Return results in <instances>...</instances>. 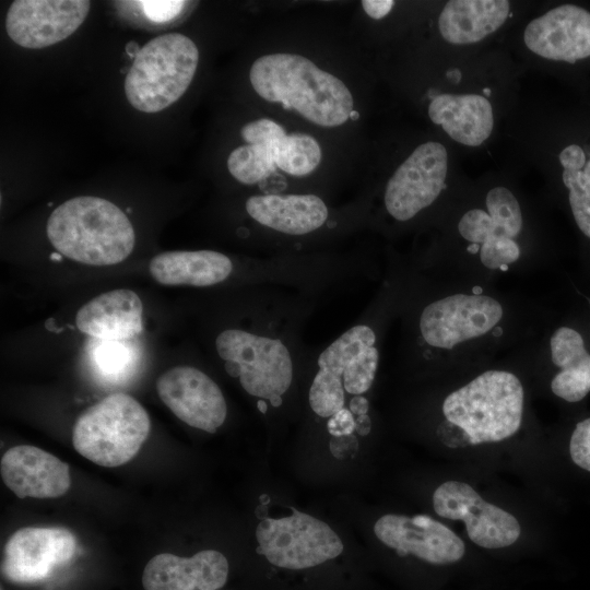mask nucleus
I'll use <instances>...</instances> for the list:
<instances>
[{"mask_svg": "<svg viewBox=\"0 0 590 590\" xmlns=\"http://www.w3.org/2000/svg\"><path fill=\"white\" fill-rule=\"evenodd\" d=\"M249 80L263 99L295 109L321 127L341 126L354 111L347 86L304 56L276 52L259 57Z\"/></svg>", "mask_w": 590, "mask_h": 590, "instance_id": "1", "label": "nucleus"}, {"mask_svg": "<svg viewBox=\"0 0 590 590\" xmlns=\"http://www.w3.org/2000/svg\"><path fill=\"white\" fill-rule=\"evenodd\" d=\"M47 236L58 253L88 266L117 264L132 252L135 235L127 215L98 197H75L57 206Z\"/></svg>", "mask_w": 590, "mask_h": 590, "instance_id": "2", "label": "nucleus"}, {"mask_svg": "<svg viewBox=\"0 0 590 590\" xmlns=\"http://www.w3.org/2000/svg\"><path fill=\"white\" fill-rule=\"evenodd\" d=\"M523 397L517 376L488 370L448 394L442 413L472 445L502 441L520 428Z\"/></svg>", "mask_w": 590, "mask_h": 590, "instance_id": "3", "label": "nucleus"}, {"mask_svg": "<svg viewBox=\"0 0 590 590\" xmlns=\"http://www.w3.org/2000/svg\"><path fill=\"white\" fill-rule=\"evenodd\" d=\"M199 61L196 44L179 33H167L148 42L126 73L129 103L143 113L170 106L189 87Z\"/></svg>", "mask_w": 590, "mask_h": 590, "instance_id": "4", "label": "nucleus"}, {"mask_svg": "<svg viewBox=\"0 0 590 590\" xmlns=\"http://www.w3.org/2000/svg\"><path fill=\"white\" fill-rule=\"evenodd\" d=\"M150 417L131 396L116 392L85 410L76 420L72 442L87 460L107 468L129 462L149 436Z\"/></svg>", "mask_w": 590, "mask_h": 590, "instance_id": "5", "label": "nucleus"}, {"mask_svg": "<svg viewBox=\"0 0 590 590\" xmlns=\"http://www.w3.org/2000/svg\"><path fill=\"white\" fill-rule=\"evenodd\" d=\"M215 347L225 370L239 379L246 392L274 408L282 404L293 380V361L281 340L227 329L216 337Z\"/></svg>", "mask_w": 590, "mask_h": 590, "instance_id": "6", "label": "nucleus"}, {"mask_svg": "<svg viewBox=\"0 0 590 590\" xmlns=\"http://www.w3.org/2000/svg\"><path fill=\"white\" fill-rule=\"evenodd\" d=\"M280 519L267 518L256 530L258 553L274 566L305 569L339 556L343 543L323 521L292 509Z\"/></svg>", "mask_w": 590, "mask_h": 590, "instance_id": "7", "label": "nucleus"}, {"mask_svg": "<svg viewBox=\"0 0 590 590\" xmlns=\"http://www.w3.org/2000/svg\"><path fill=\"white\" fill-rule=\"evenodd\" d=\"M487 212L472 209L463 214L458 231L471 244L480 246V260L488 269H500L518 260L516 237L522 229V213L514 193L495 187L486 196Z\"/></svg>", "mask_w": 590, "mask_h": 590, "instance_id": "8", "label": "nucleus"}, {"mask_svg": "<svg viewBox=\"0 0 590 590\" xmlns=\"http://www.w3.org/2000/svg\"><path fill=\"white\" fill-rule=\"evenodd\" d=\"M448 153L436 141L420 144L390 177L385 205L397 221H409L429 206L446 187Z\"/></svg>", "mask_w": 590, "mask_h": 590, "instance_id": "9", "label": "nucleus"}, {"mask_svg": "<svg viewBox=\"0 0 590 590\" xmlns=\"http://www.w3.org/2000/svg\"><path fill=\"white\" fill-rule=\"evenodd\" d=\"M435 512L446 519L462 520L469 539L484 548H502L520 536L518 520L506 510L485 502L467 483L447 481L433 494Z\"/></svg>", "mask_w": 590, "mask_h": 590, "instance_id": "10", "label": "nucleus"}, {"mask_svg": "<svg viewBox=\"0 0 590 590\" xmlns=\"http://www.w3.org/2000/svg\"><path fill=\"white\" fill-rule=\"evenodd\" d=\"M502 316V305L489 296L455 294L424 308L420 330L429 345L449 350L485 334Z\"/></svg>", "mask_w": 590, "mask_h": 590, "instance_id": "11", "label": "nucleus"}, {"mask_svg": "<svg viewBox=\"0 0 590 590\" xmlns=\"http://www.w3.org/2000/svg\"><path fill=\"white\" fill-rule=\"evenodd\" d=\"M523 42L534 55L569 66L590 61V10L558 4L528 23Z\"/></svg>", "mask_w": 590, "mask_h": 590, "instance_id": "12", "label": "nucleus"}, {"mask_svg": "<svg viewBox=\"0 0 590 590\" xmlns=\"http://www.w3.org/2000/svg\"><path fill=\"white\" fill-rule=\"evenodd\" d=\"M75 548V536L66 528H22L4 545L1 570L12 582H37L67 564Z\"/></svg>", "mask_w": 590, "mask_h": 590, "instance_id": "13", "label": "nucleus"}, {"mask_svg": "<svg viewBox=\"0 0 590 590\" xmlns=\"http://www.w3.org/2000/svg\"><path fill=\"white\" fill-rule=\"evenodd\" d=\"M90 8L87 0H15L7 13L5 30L19 46L48 47L72 35Z\"/></svg>", "mask_w": 590, "mask_h": 590, "instance_id": "14", "label": "nucleus"}, {"mask_svg": "<svg viewBox=\"0 0 590 590\" xmlns=\"http://www.w3.org/2000/svg\"><path fill=\"white\" fill-rule=\"evenodd\" d=\"M156 390L164 404L191 427L215 433L225 422L227 406L220 387L191 366H176L162 374Z\"/></svg>", "mask_w": 590, "mask_h": 590, "instance_id": "15", "label": "nucleus"}, {"mask_svg": "<svg viewBox=\"0 0 590 590\" xmlns=\"http://www.w3.org/2000/svg\"><path fill=\"white\" fill-rule=\"evenodd\" d=\"M374 532L399 556L412 554L429 564H453L465 552L464 543L452 530L424 515H384L375 522Z\"/></svg>", "mask_w": 590, "mask_h": 590, "instance_id": "16", "label": "nucleus"}, {"mask_svg": "<svg viewBox=\"0 0 590 590\" xmlns=\"http://www.w3.org/2000/svg\"><path fill=\"white\" fill-rule=\"evenodd\" d=\"M375 342L376 334L370 327H352L321 352L317 375L343 387L350 394H363L371 387L378 367L379 352Z\"/></svg>", "mask_w": 590, "mask_h": 590, "instance_id": "17", "label": "nucleus"}, {"mask_svg": "<svg viewBox=\"0 0 590 590\" xmlns=\"http://www.w3.org/2000/svg\"><path fill=\"white\" fill-rule=\"evenodd\" d=\"M4 484L20 498H56L71 485L69 467L54 455L27 445L7 450L0 463Z\"/></svg>", "mask_w": 590, "mask_h": 590, "instance_id": "18", "label": "nucleus"}, {"mask_svg": "<svg viewBox=\"0 0 590 590\" xmlns=\"http://www.w3.org/2000/svg\"><path fill=\"white\" fill-rule=\"evenodd\" d=\"M228 576L226 557L203 550L191 557L163 553L152 557L143 570L145 590H217Z\"/></svg>", "mask_w": 590, "mask_h": 590, "instance_id": "19", "label": "nucleus"}, {"mask_svg": "<svg viewBox=\"0 0 590 590\" xmlns=\"http://www.w3.org/2000/svg\"><path fill=\"white\" fill-rule=\"evenodd\" d=\"M577 118L565 132L556 158L574 221L590 239V116Z\"/></svg>", "mask_w": 590, "mask_h": 590, "instance_id": "20", "label": "nucleus"}, {"mask_svg": "<svg viewBox=\"0 0 590 590\" xmlns=\"http://www.w3.org/2000/svg\"><path fill=\"white\" fill-rule=\"evenodd\" d=\"M142 311V302L133 291L114 290L83 305L75 316V323L81 332L90 337L121 341L141 332Z\"/></svg>", "mask_w": 590, "mask_h": 590, "instance_id": "21", "label": "nucleus"}, {"mask_svg": "<svg viewBox=\"0 0 590 590\" xmlns=\"http://www.w3.org/2000/svg\"><path fill=\"white\" fill-rule=\"evenodd\" d=\"M427 113L453 141L467 146L484 143L494 128L493 107L480 94H438L432 98Z\"/></svg>", "mask_w": 590, "mask_h": 590, "instance_id": "22", "label": "nucleus"}, {"mask_svg": "<svg viewBox=\"0 0 590 590\" xmlns=\"http://www.w3.org/2000/svg\"><path fill=\"white\" fill-rule=\"evenodd\" d=\"M248 214L274 231L304 235L318 229L328 217V208L316 194H262L246 201Z\"/></svg>", "mask_w": 590, "mask_h": 590, "instance_id": "23", "label": "nucleus"}, {"mask_svg": "<svg viewBox=\"0 0 590 590\" xmlns=\"http://www.w3.org/2000/svg\"><path fill=\"white\" fill-rule=\"evenodd\" d=\"M509 12L505 0H451L439 14L438 30L449 44L470 45L500 28Z\"/></svg>", "mask_w": 590, "mask_h": 590, "instance_id": "24", "label": "nucleus"}, {"mask_svg": "<svg viewBox=\"0 0 590 590\" xmlns=\"http://www.w3.org/2000/svg\"><path fill=\"white\" fill-rule=\"evenodd\" d=\"M149 270L163 285L211 286L229 276L233 263L227 256L213 250H178L156 255Z\"/></svg>", "mask_w": 590, "mask_h": 590, "instance_id": "25", "label": "nucleus"}, {"mask_svg": "<svg viewBox=\"0 0 590 590\" xmlns=\"http://www.w3.org/2000/svg\"><path fill=\"white\" fill-rule=\"evenodd\" d=\"M552 362L560 368L551 382L557 397L577 402L590 391V354L582 337L574 329H557L550 341Z\"/></svg>", "mask_w": 590, "mask_h": 590, "instance_id": "26", "label": "nucleus"}, {"mask_svg": "<svg viewBox=\"0 0 590 590\" xmlns=\"http://www.w3.org/2000/svg\"><path fill=\"white\" fill-rule=\"evenodd\" d=\"M276 167L293 176L311 173L321 161V148L317 140L305 133H291L273 148Z\"/></svg>", "mask_w": 590, "mask_h": 590, "instance_id": "27", "label": "nucleus"}, {"mask_svg": "<svg viewBox=\"0 0 590 590\" xmlns=\"http://www.w3.org/2000/svg\"><path fill=\"white\" fill-rule=\"evenodd\" d=\"M274 146L246 144L232 151L227 168L238 181L252 185L275 169Z\"/></svg>", "mask_w": 590, "mask_h": 590, "instance_id": "28", "label": "nucleus"}, {"mask_svg": "<svg viewBox=\"0 0 590 590\" xmlns=\"http://www.w3.org/2000/svg\"><path fill=\"white\" fill-rule=\"evenodd\" d=\"M101 341L94 353V359L98 369L104 375L111 377L123 374L131 359L127 346L118 341Z\"/></svg>", "mask_w": 590, "mask_h": 590, "instance_id": "29", "label": "nucleus"}, {"mask_svg": "<svg viewBox=\"0 0 590 590\" xmlns=\"http://www.w3.org/2000/svg\"><path fill=\"white\" fill-rule=\"evenodd\" d=\"M240 135L248 144L274 146L286 133L275 121L262 118L244 125Z\"/></svg>", "mask_w": 590, "mask_h": 590, "instance_id": "30", "label": "nucleus"}, {"mask_svg": "<svg viewBox=\"0 0 590 590\" xmlns=\"http://www.w3.org/2000/svg\"><path fill=\"white\" fill-rule=\"evenodd\" d=\"M569 452L578 467L590 472V417L576 425L570 438Z\"/></svg>", "mask_w": 590, "mask_h": 590, "instance_id": "31", "label": "nucleus"}, {"mask_svg": "<svg viewBox=\"0 0 590 590\" xmlns=\"http://www.w3.org/2000/svg\"><path fill=\"white\" fill-rule=\"evenodd\" d=\"M144 16L154 23L169 22L184 9L185 1H137Z\"/></svg>", "mask_w": 590, "mask_h": 590, "instance_id": "32", "label": "nucleus"}, {"mask_svg": "<svg viewBox=\"0 0 590 590\" xmlns=\"http://www.w3.org/2000/svg\"><path fill=\"white\" fill-rule=\"evenodd\" d=\"M354 430L355 418L350 410L343 408L329 417L328 432L332 436H346L353 434Z\"/></svg>", "mask_w": 590, "mask_h": 590, "instance_id": "33", "label": "nucleus"}, {"mask_svg": "<svg viewBox=\"0 0 590 590\" xmlns=\"http://www.w3.org/2000/svg\"><path fill=\"white\" fill-rule=\"evenodd\" d=\"M329 447L331 453L340 460L354 457L358 450L357 439L352 434L346 436H332Z\"/></svg>", "mask_w": 590, "mask_h": 590, "instance_id": "34", "label": "nucleus"}, {"mask_svg": "<svg viewBox=\"0 0 590 590\" xmlns=\"http://www.w3.org/2000/svg\"><path fill=\"white\" fill-rule=\"evenodd\" d=\"M394 5L391 0H364L362 7L367 15L375 20L386 16Z\"/></svg>", "mask_w": 590, "mask_h": 590, "instance_id": "35", "label": "nucleus"}, {"mask_svg": "<svg viewBox=\"0 0 590 590\" xmlns=\"http://www.w3.org/2000/svg\"><path fill=\"white\" fill-rule=\"evenodd\" d=\"M368 406L367 399L362 396H355L350 401V411L357 416L367 414Z\"/></svg>", "mask_w": 590, "mask_h": 590, "instance_id": "36", "label": "nucleus"}, {"mask_svg": "<svg viewBox=\"0 0 590 590\" xmlns=\"http://www.w3.org/2000/svg\"><path fill=\"white\" fill-rule=\"evenodd\" d=\"M370 428L371 423L367 414L357 416L355 420V430L359 435L366 436L370 432Z\"/></svg>", "mask_w": 590, "mask_h": 590, "instance_id": "37", "label": "nucleus"}, {"mask_svg": "<svg viewBox=\"0 0 590 590\" xmlns=\"http://www.w3.org/2000/svg\"><path fill=\"white\" fill-rule=\"evenodd\" d=\"M126 50H127V54L131 57V58H135V56L139 54V51L141 50V48L139 47L138 43L135 42H130L127 44V47H126Z\"/></svg>", "mask_w": 590, "mask_h": 590, "instance_id": "38", "label": "nucleus"}, {"mask_svg": "<svg viewBox=\"0 0 590 590\" xmlns=\"http://www.w3.org/2000/svg\"><path fill=\"white\" fill-rule=\"evenodd\" d=\"M258 408L262 413L267 412V403L262 400L258 401Z\"/></svg>", "mask_w": 590, "mask_h": 590, "instance_id": "39", "label": "nucleus"}]
</instances>
